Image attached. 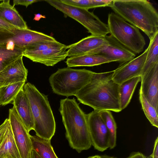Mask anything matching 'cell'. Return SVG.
I'll list each match as a JSON object with an SVG mask.
<instances>
[{
  "mask_svg": "<svg viewBox=\"0 0 158 158\" xmlns=\"http://www.w3.org/2000/svg\"><path fill=\"white\" fill-rule=\"evenodd\" d=\"M113 71L94 72L90 81L75 95L77 100L94 110L116 112L122 111L119 85L112 78Z\"/></svg>",
  "mask_w": 158,
  "mask_h": 158,
  "instance_id": "1",
  "label": "cell"
},
{
  "mask_svg": "<svg viewBox=\"0 0 158 158\" xmlns=\"http://www.w3.org/2000/svg\"><path fill=\"white\" fill-rule=\"evenodd\" d=\"M36 0H14L13 1V6L17 5H21L25 6L27 7L28 6L33 3L40 1Z\"/></svg>",
  "mask_w": 158,
  "mask_h": 158,
  "instance_id": "32",
  "label": "cell"
},
{
  "mask_svg": "<svg viewBox=\"0 0 158 158\" xmlns=\"http://www.w3.org/2000/svg\"><path fill=\"white\" fill-rule=\"evenodd\" d=\"M70 6L87 10L92 8L110 6L112 0H60Z\"/></svg>",
  "mask_w": 158,
  "mask_h": 158,
  "instance_id": "27",
  "label": "cell"
},
{
  "mask_svg": "<svg viewBox=\"0 0 158 158\" xmlns=\"http://www.w3.org/2000/svg\"><path fill=\"white\" fill-rule=\"evenodd\" d=\"M127 158H148L142 153L139 152L131 153Z\"/></svg>",
  "mask_w": 158,
  "mask_h": 158,
  "instance_id": "34",
  "label": "cell"
},
{
  "mask_svg": "<svg viewBox=\"0 0 158 158\" xmlns=\"http://www.w3.org/2000/svg\"><path fill=\"white\" fill-rule=\"evenodd\" d=\"M21 56L0 72V87L27 81L28 70Z\"/></svg>",
  "mask_w": 158,
  "mask_h": 158,
  "instance_id": "14",
  "label": "cell"
},
{
  "mask_svg": "<svg viewBox=\"0 0 158 158\" xmlns=\"http://www.w3.org/2000/svg\"><path fill=\"white\" fill-rule=\"evenodd\" d=\"M94 73L67 67L59 69L50 76L49 81L54 93L68 97L75 96L90 81Z\"/></svg>",
  "mask_w": 158,
  "mask_h": 158,
  "instance_id": "5",
  "label": "cell"
},
{
  "mask_svg": "<svg viewBox=\"0 0 158 158\" xmlns=\"http://www.w3.org/2000/svg\"><path fill=\"white\" fill-rule=\"evenodd\" d=\"M141 79V77L138 76L119 85V101L122 110L126 107L130 102L137 85Z\"/></svg>",
  "mask_w": 158,
  "mask_h": 158,
  "instance_id": "22",
  "label": "cell"
},
{
  "mask_svg": "<svg viewBox=\"0 0 158 158\" xmlns=\"http://www.w3.org/2000/svg\"><path fill=\"white\" fill-rule=\"evenodd\" d=\"M65 45L56 40L42 41L30 44L23 49L22 52H31L42 51L50 48L63 47Z\"/></svg>",
  "mask_w": 158,
  "mask_h": 158,
  "instance_id": "30",
  "label": "cell"
},
{
  "mask_svg": "<svg viewBox=\"0 0 158 158\" xmlns=\"http://www.w3.org/2000/svg\"><path fill=\"white\" fill-rule=\"evenodd\" d=\"M107 23L110 35L122 45L135 54L143 51L146 42L138 28L113 12L108 15Z\"/></svg>",
  "mask_w": 158,
  "mask_h": 158,
  "instance_id": "6",
  "label": "cell"
},
{
  "mask_svg": "<svg viewBox=\"0 0 158 158\" xmlns=\"http://www.w3.org/2000/svg\"></svg>",
  "mask_w": 158,
  "mask_h": 158,
  "instance_id": "40",
  "label": "cell"
},
{
  "mask_svg": "<svg viewBox=\"0 0 158 158\" xmlns=\"http://www.w3.org/2000/svg\"><path fill=\"white\" fill-rule=\"evenodd\" d=\"M100 158H119L114 156H110L107 155H102L100 156Z\"/></svg>",
  "mask_w": 158,
  "mask_h": 158,
  "instance_id": "37",
  "label": "cell"
},
{
  "mask_svg": "<svg viewBox=\"0 0 158 158\" xmlns=\"http://www.w3.org/2000/svg\"><path fill=\"white\" fill-rule=\"evenodd\" d=\"M11 103L28 131L34 130V124L31 109L27 96L23 89L19 92Z\"/></svg>",
  "mask_w": 158,
  "mask_h": 158,
  "instance_id": "17",
  "label": "cell"
},
{
  "mask_svg": "<svg viewBox=\"0 0 158 158\" xmlns=\"http://www.w3.org/2000/svg\"><path fill=\"white\" fill-rule=\"evenodd\" d=\"M115 13L141 30L150 40L158 32V14L146 0H113L110 6Z\"/></svg>",
  "mask_w": 158,
  "mask_h": 158,
  "instance_id": "3",
  "label": "cell"
},
{
  "mask_svg": "<svg viewBox=\"0 0 158 158\" xmlns=\"http://www.w3.org/2000/svg\"><path fill=\"white\" fill-rule=\"evenodd\" d=\"M68 46L65 45L38 52H22V55L34 62L53 66L68 56Z\"/></svg>",
  "mask_w": 158,
  "mask_h": 158,
  "instance_id": "12",
  "label": "cell"
},
{
  "mask_svg": "<svg viewBox=\"0 0 158 158\" xmlns=\"http://www.w3.org/2000/svg\"><path fill=\"white\" fill-rule=\"evenodd\" d=\"M23 89L28 98L32 113L36 135L51 140L56 131V122L48 98L35 86L28 82Z\"/></svg>",
  "mask_w": 158,
  "mask_h": 158,
  "instance_id": "4",
  "label": "cell"
},
{
  "mask_svg": "<svg viewBox=\"0 0 158 158\" xmlns=\"http://www.w3.org/2000/svg\"><path fill=\"white\" fill-rule=\"evenodd\" d=\"M112 62L109 59L99 54L85 55L68 58L65 63L69 67L93 66Z\"/></svg>",
  "mask_w": 158,
  "mask_h": 158,
  "instance_id": "19",
  "label": "cell"
},
{
  "mask_svg": "<svg viewBox=\"0 0 158 158\" xmlns=\"http://www.w3.org/2000/svg\"><path fill=\"white\" fill-rule=\"evenodd\" d=\"M45 18L46 17L45 15H43L40 14H34V17L33 20L36 21H39L41 18Z\"/></svg>",
  "mask_w": 158,
  "mask_h": 158,
  "instance_id": "35",
  "label": "cell"
},
{
  "mask_svg": "<svg viewBox=\"0 0 158 158\" xmlns=\"http://www.w3.org/2000/svg\"><path fill=\"white\" fill-rule=\"evenodd\" d=\"M87 115L92 145L98 151H104L109 148V135L100 111L94 110Z\"/></svg>",
  "mask_w": 158,
  "mask_h": 158,
  "instance_id": "9",
  "label": "cell"
},
{
  "mask_svg": "<svg viewBox=\"0 0 158 158\" xmlns=\"http://www.w3.org/2000/svg\"><path fill=\"white\" fill-rule=\"evenodd\" d=\"M139 92L158 111V64L141 76Z\"/></svg>",
  "mask_w": 158,
  "mask_h": 158,
  "instance_id": "13",
  "label": "cell"
},
{
  "mask_svg": "<svg viewBox=\"0 0 158 158\" xmlns=\"http://www.w3.org/2000/svg\"><path fill=\"white\" fill-rule=\"evenodd\" d=\"M30 158H41L37 153L33 150H32Z\"/></svg>",
  "mask_w": 158,
  "mask_h": 158,
  "instance_id": "36",
  "label": "cell"
},
{
  "mask_svg": "<svg viewBox=\"0 0 158 158\" xmlns=\"http://www.w3.org/2000/svg\"><path fill=\"white\" fill-rule=\"evenodd\" d=\"M108 44L100 51L98 54L104 56L112 62L123 63L135 58V54L120 44L111 35H106Z\"/></svg>",
  "mask_w": 158,
  "mask_h": 158,
  "instance_id": "15",
  "label": "cell"
},
{
  "mask_svg": "<svg viewBox=\"0 0 158 158\" xmlns=\"http://www.w3.org/2000/svg\"><path fill=\"white\" fill-rule=\"evenodd\" d=\"M32 150H34L41 158H58L51 145V140L30 135Z\"/></svg>",
  "mask_w": 158,
  "mask_h": 158,
  "instance_id": "23",
  "label": "cell"
},
{
  "mask_svg": "<svg viewBox=\"0 0 158 158\" xmlns=\"http://www.w3.org/2000/svg\"><path fill=\"white\" fill-rule=\"evenodd\" d=\"M150 40L148 50L141 76L153 66L158 64V32Z\"/></svg>",
  "mask_w": 158,
  "mask_h": 158,
  "instance_id": "25",
  "label": "cell"
},
{
  "mask_svg": "<svg viewBox=\"0 0 158 158\" xmlns=\"http://www.w3.org/2000/svg\"><path fill=\"white\" fill-rule=\"evenodd\" d=\"M8 119L21 158H30L32 150L30 135L14 106L9 110Z\"/></svg>",
  "mask_w": 158,
  "mask_h": 158,
  "instance_id": "8",
  "label": "cell"
},
{
  "mask_svg": "<svg viewBox=\"0 0 158 158\" xmlns=\"http://www.w3.org/2000/svg\"><path fill=\"white\" fill-rule=\"evenodd\" d=\"M21 158L15 144L10 124L0 145V158Z\"/></svg>",
  "mask_w": 158,
  "mask_h": 158,
  "instance_id": "21",
  "label": "cell"
},
{
  "mask_svg": "<svg viewBox=\"0 0 158 158\" xmlns=\"http://www.w3.org/2000/svg\"><path fill=\"white\" fill-rule=\"evenodd\" d=\"M10 125L9 120L8 118H6L0 125V145L2 141L5 132Z\"/></svg>",
  "mask_w": 158,
  "mask_h": 158,
  "instance_id": "31",
  "label": "cell"
},
{
  "mask_svg": "<svg viewBox=\"0 0 158 158\" xmlns=\"http://www.w3.org/2000/svg\"><path fill=\"white\" fill-rule=\"evenodd\" d=\"M23 49L15 46L10 41L0 43V72L20 57Z\"/></svg>",
  "mask_w": 158,
  "mask_h": 158,
  "instance_id": "20",
  "label": "cell"
},
{
  "mask_svg": "<svg viewBox=\"0 0 158 158\" xmlns=\"http://www.w3.org/2000/svg\"><path fill=\"white\" fill-rule=\"evenodd\" d=\"M59 111L69 145L78 153L89 149L92 145L87 114L74 98L61 99Z\"/></svg>",
  "mask_w": 158,
  "mask_h": 158,
  "instance_id": "2",
  "label": "cell"
},
{
  "mask_svg": "<svg viewBox=\"0 0 158 158\" xmlns=\"http://www.w3.org/2000/svg\"><path fill=\"white\" fill-rule=\"evenodd\" d=\"M150 157L152 158H158V138L157 137L155 141L153 151Z\"/></svg>",
  "mask_w": 158,
  "mask_h": 158,
  "instance_id": "33",
  "label": "cell"
},
{
  "mask_svg": "<svg viewBox=\"0 0 158 158\" xmlns=\"http://www.w3.org/2000/svg\"><path fill=\"white\" fill-rule=\"evenodd\" d=\"M100 114L109 133V148L112 149L116 146L117 129L116 123L110 111H100Z\"/></svg>",
  "mask_w": 158,
  "mask_h": 158,
  "instance_id": "26",
  "label": "cell"
},
{
  "mask_svg": "<svg viewBox=\"0 0 158 158\" xmlns=\"http://www.w3.org/2000/svg\"><path fill=\"white\" fill-rule=\"evenodd\" d=\"M139 100L145 116L152 126L158 127V111L139 92Z\"/></svg>",
  "mask_w": 158,
  "mask_h": 158,
  "instance_id": "28",
  "label": "cell"
},
{
  "mask_svg": "<svg viewBox=\"0 0 158 158\" xmlns=\"http://www.w3.org/2000/svg\"><path fill=\"white\" fill-rule=\"evenodd\" d=\"M148 50V47L140 55L119 66L113 71V80L119 85L135 77L141 76Z\"/></svg>",
  "mask_w": 158,
  "mask_h": 158,
  "instance_id": "11",
  "label": "cell"
},
{
  "mask_svg": "<svg viewBox=\"0 0 158 158\" xmlns=\"http://www.w3.org/2000/svg\"><path fill=\"white\" fill-rule=\"evenodd\" d=\"M25 82H18L0 87V106L11 103L19 92L23 89Z\"/></svg>",
  "mask_w": 158,
  "mask_h": 158,
  "instance_id": "24",
  "label": "cell"
},
{
  "mask_svg": "<svg viewBox=\"0 0 158 158\" xmlns=\"http://www.w3.org/2000/svg\"><path fill=\"white\" fill-rule=\"evenodd\" d=\"M2 1V0H0V2Z\"/></svg>",
  "mask_w": 158,
  "mask_h": 158,
  "instance_id": "39",
  "label": "cell"
},
{
  "mask_svg": "<svg viewBox=\"0 0 158 158\" xmlns=\"http://www.w3.org/2000/svg\"><path fill=\"white\" fill-rule=\"evenodd\" d=\"M108 44V42L105 36L91 35L68 46V56L98 54Z\"/></svg>",
  "mask_w": 158,
  "mask_h": 158,
  "instance_id": "10",
  "label": "cell"
},
{
  "mask_svg": "<svg viewBox=\"0 0 158 158\" xmlns=\"http://www.w3.org/2000/svg\"><path fill=\"white\" fill-rule=\"evenodd\" d=\"M45 1L81 24L92 35L105 37L109 33L107 25L102 22L93 13L85 9L66 4L60 0H46Z\"/></svg>",
  "mask_w": 158,
  "mask_h": 158,
  "instance_id": "7",
  "label": "cell"
},
{
  "mask_svg": "<svg viewBox=\"0 0 158 158\" xmlns=\"http://www.w3.org/2000/svg\"><path fill=\"white\" fill-rule=\"evenodd\" d=\"M87 158H100V156L96 155L90 156Z\"/></svg>",
  "mask_w": 158,
  "mask_h": 158,
  "instance_id": "38",
  "label": "cell"
},
{
  "mask_svg": "<svg viewBox=\"0 0 158 158\" xmlns=\"http://www.w3.org/2000/svg\"><path fill=\"white\" fill-rule=\"evenodd\" d=\"M53 37L41 32L29 29H18L14 36L10 39L16 47L23 49L33 43L42 41H54Z\"/></svg>",
  "mask_w": 158,
  "mask_h": 158,
  "instance_id": "16",
  "label": "cell"
},
{
  "mask_svg": "<svg viewBox=\"0 0 158 158\" xmlns=\"http://www.w3.org/2000/svg\"><path fill=\"white\" fill-rule=\"evenodd\" d=\"M10 2L3 0L0 3V18L18 28L28 29L26 22Z\"/></svg>",
  "mask_w": 158,
  "mask_h": 158,
  "instance_id": "18",
  "label": "cell"
},
{
  "mask_svg": "<svg viewBox=\"0 0 158 158\" xmlns=\"http://www.w3.org/2000/svg\"><path fill=\"white\" fill-rule=\"evenodd\" d=\"M18 29L0 18V43H6L13 38Z\"/></svg>",
  "mask_w": 158,
  "mask_h": 158,
  "instance_id": "29",
  "label": "cell"
}]
</instances>
